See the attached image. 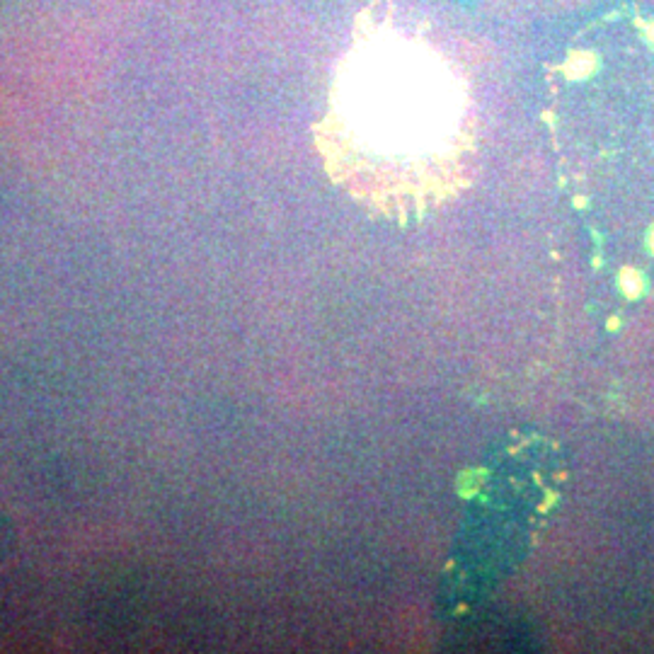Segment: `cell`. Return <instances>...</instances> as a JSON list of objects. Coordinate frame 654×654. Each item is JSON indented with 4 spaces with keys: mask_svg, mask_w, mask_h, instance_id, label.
<instances>
[{
    "mask_svg": "<svg viewBox=\"0 0 654 654\" xmlns=\"http://www.w3.org/2000/svg\"><path fill=\"white\" fill-rule=\"evenodd\" d=\"M313 133L330 177L352 199L386 218H419L473 179V83L424 24L368 5L356 15Z\"/></svg>",
    "mask_w": 654,
    "mask_h": 654,
    "instance_id": "cell-1",
    "label": "cell"
}]
</instances>
